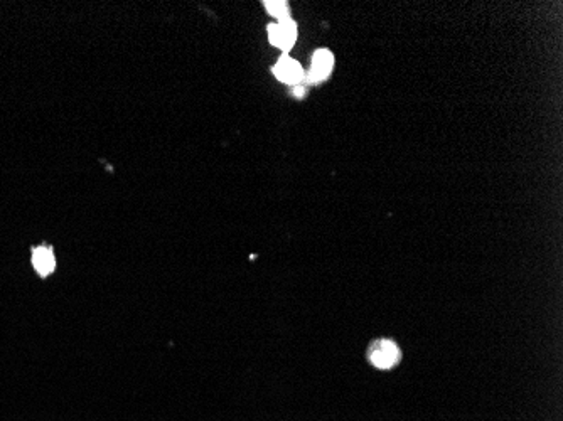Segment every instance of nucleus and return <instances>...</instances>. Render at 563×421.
I'll use <instances>...</instances> for the list:
<instances>
[{
	"label": "nucleus",
	"mask_w": 563,
	"mask_h": 421,
	"mask_svg": "<svg viewBox=\"0 0 563 421\" xmlns=\"http://www.w3.org/2000/svg\"><path fill=\"white\" fill-rule=\"evenodd\" d=\"M273 73H275L280 81L287 84H297L302 79V76H304V71H302L299 62L291 56H282L275 67H273Z\"/></svg>",
	"instance_id": "nucleus-3"
},
{
	"label": "nucleus",
	"mask_w": 563,
	"mask_h": 421,
	"mask_svg": "<svg viewBox=\"0 0 563 421\" xmlns=\"http://www.w3.org/2000/svg\"><path fill=\"white\" fill-rule=\"evenodd\" d=\"M334 65V56L329 53L327 49H319L314 53L312 58V66H310L309 71V78L312 81H321V79H326L329 76L331 69H333Z\"/></svg>",
	"instance_id": "nucleus-4"
},
{
	"label": "nucleus",
	"mask_w": 563,
	"mask_h": 421,
	"mask_svg": "<svg viewBox=\"0 0 563 421\" xmlns=\"http://www.w3.org/2000/svg\"><path fill=\"white\" fill-rule=\"evenodd\" d=\"M265 7H267V11L270 12L273 17H277L279 20L291 19V15H289L287 2H275V0H272V2H265Z\"/></svg>",
	"instance_id": "nucleus-6"
},
{
	"label": "nucleus",
	"mask_w": 563,
	"mask_h": 421,
	"mask_svg": "<svg viewBox=\"0 0 563 421\" xmlns=\"http://www.w3.org/2000/svg\"><path fill=\"white\" fill-rule=\"evenodd\" d=\"M268 37H270L273 46L289 51L297 39V25L292 19L280 20L279 24H272L268 27Z\"/></svg>",
	"instance_id": "nucleus-1"
},
{
	"label": "nucleus",
	"mask_w": 563,
	"mask_h": 421,
	"mask_svg": "<svg viewBox=\"0 0 563 421\" xmlns=\"http://www.w3.org/2000/svg\"><path fill=\"white\" fill-rule=\"evenodd\" d=\"M32 267L37 275L48 276L56 269V256L49 246H37L32 251Z\"/></svg>",
	"instance_id": "nucleus-5"
},
{
	"label": "nucleus",
	"mask_w": 563,
	"mask_h": 421,
	"mask_svg": "<svg viewBox=\"0 0 563 421\" xmlns=\"http://www.w3.org/2000/svg\"><path fill=\"white\" fill-rule=\"evenodd\" d=\"M398 359H400V352H398L397 345L390 342V340H381L371 351L373 364L378 366L380 369L392 368V366L397 364Z\"/></svg>",
	"instance_id": "nucleus-2"
}]
</instances>
